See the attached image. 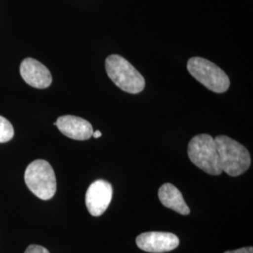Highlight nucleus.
Wrapping results in <instances>:
<instances>
[{
    "mask_svg": "<svg viewBox=\"0 0 253 253\" xmlns=\"http://www.w3.org/2000/svg\"><path fill=\"white\" fill-rule=\"evenodd\" d=\"M214 139L222 172L230 176H238L248 171L252 159L244 145L228 136L218 135Z\"/></svg>",
    "mask_w": 253,
    "mask_h": 253,
    "instance_id": "obj_1",
    "label": "nucleus"
},
{
    "mask_svg": "<svg viewBox=\"0 0 253 253\" xmlns=\"http://www.w3.org/2000/svg\"><path fill=\"white\" fill-rule=\"evenodd\" d=\"M105 69L109 78L125 92L138 94L144 90L145 78L124 57L111 54L105 60Z\"/></svg>",
    "mask_w": 253,
    "mask_h": 253,
    "instance_id": "obj_2",
    "label": "nucleus"
},
{
    "mask_svg": "<svg viewBox=\"0 0 253 253\" xmlns=\"http://www.w3.org/2000/svg\"><path fill=\"white\" fill-rule=\"evenodd\" d=\"M188 155L191 163L204 172L212 175H218L222 172L217 145L212 136H194L189 143Z\"/></svg>",
    "mask_w": 253,
    "mask_h": 253,
    "instance_id": "obj_3",
    "label": "nucleus"
},
{
    "mask_svg": "<svg viewBox=\"0 0 253 253\" xmlns=\"http://www.w3.org/2000/svg\"><path fill=\"white\" fill-rule=\"evenodd\" d=\"M25 182L29 190L40 199H52L55 194V173L51 164L44 160H36L27 166Z\"/></svg>",
    "mask_w": 253,
    "mask_h": 253,
    "instance_id": "obj_4",
    "label": "nucleus"
},
{
    "mask_svg": "<svg viewBox=\"0 0 253 253\" xmlns=\"http://www.w3.org/2000/svg\"><path fill=\"white\" fill-rule=\"evenodd\" d=\"M187 69L197 81L209 90L220 94L226 92L230 87V79L225 72L206 58L191 57L187 64Z\"/></svg>",
    "mask_w": 253,
    "mask_h": 253,
    "instance_id": "obj_5",
    "label": "nucleus"
},
{
    "mask_svg": "<svg viewBox=\"0 0 253 253\" xmlns=\"http://www.w3.org/2000/svg\"><path fill=\"white\" fill-rule=\"evenodd\" d=\"M112 198L113 187L108 181H94L85 193V205L88 212L94 217H100L108 208Z\"/></svg>",
    "mask_w": 253,
    "mask_h": 253,
    "instance_id": "obj_6",
    "label": "nucleus"
},
{
    "mask_svg": "<svg viewBox=\"0 0 253 253\" xmlns=\"http://www.w3.org/2000/svg\"><path fill=\"white\" fill-rule=\"evenodd\" d=\"M136 244L146 253H167L178 247L179 238L171 233L148 232L138 235Z\"/></svg>",
    "mask_w": 253,
    "mask_h": 253,
    "instance_id": "obj_7",
    "label": "nucleus"
},
{
    "mask_svg": "<svg viewBox=\"0 0 253 253\" xmlns=\"http://www.w3.org/2000/svg\"><path fill=\"white\" fill-rule=\"evenodd\" d=\"M20 73L27 84L39 89L49 87L53 81L52 74L45 66L31 57L23 60L20 66Z\"/></svg>",
    "mask_w": 253,
    "mask_h": 253,
    "instance_id": "obj_8",
    "label": "nucleus"
},
{
    "mask_svg": "<svg viewBox=\"0 0 253 253\" xmlns=\"http://www.w3.org/2000/svg\"><path fill=\"white\" fill-rule=\"evenodd\" d=\"M54 125L60 132L71 139L85 141L92 137L93 126L87 120L75 116H62L57 118Z\"/></svg>",
    "mask_w": 253,
    "mask_h": 253,
    "instance_id": "obj_9",
    "label": "nucleus"
},
{
    "mask_svg": "<svg viewBox=\"0 0 253 253\" xmlns=\"http://www.w3.org/2000/svg\"><path fill=\"white\" fill-rule=\"evenodd\" d=\"M159 199L164 207L170 208L181 215H189L190 208L185 203L180 190L170 183H165L159 190Z\"/></svg>",
    "mask_w": 253,
    "mask_h": 253,
    "instance_id": "obj_10",
    "label": "nucleus"
},
{
    "mask_svg": "<svg viewBox=\"0 0 253 253\" xmlns=\"http://www.w3.org/2000/svg\"><path fill=\"white\" fill-rule=\"evenodd\" d=\"M14 135V129L8 119L0 116V144L10 141Z\"/></svg>",
    "mask_w": 253,
    "mask_h": 253,
    "instance_id": "obj_11",
    "label": "nucleus"
},
{
    "mask_svg": "<svg viewBox=\"0 0 253 253\" xmlns=\"http://www.w3.org/2000/svg\"><path fill=\"white\" fill-rule=\"evenodd\" d=\"M25 253H50L49 251L42 246L39 245H30L27 247Z\"/></svg>",
    "mask_w": 253,
    "mask_h": 253,
    "instance_id": "obj_12",
    "label": "nucleus"
},
{
    "mask_svg": "<svg viewBox=\"0 0 253 253\" xmlns=\"http://www.w3.org/2000/svg\"><path fill=\"white\" fill-rule=\"evenodd\" d=\"M224 253H253V247H246V248L238 249V250H235V251L225 252Z\"/></svg>",
    "mask_w": 253,
    "mask_h": 253,
    "instance_id": "obj_13",
    "label": "nucleus"
},
{
    "mask_svg": "<svg viewBox=\"0 0 253 253\" xmlns=\"http://www.w3.org/2000/svg\"><path fill=\"white\" fill-rule=\"evenodd\" d=\"M92 136L94 137V138H99L101 136V132H100V130H96V131H93V134Z\"/></svg>",
    "mask_w": 253,
    "mask_h": 253,
    "instance_id": "obj_14",
    "label": "nucleus"
}]
</instances>
